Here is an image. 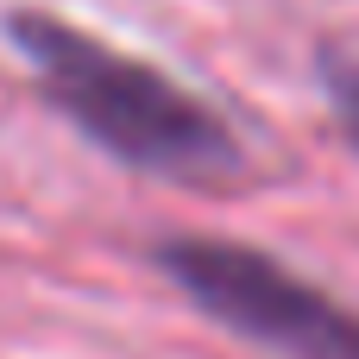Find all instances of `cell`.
I'll list each match as a JSON object with an SVG mask.
<instances>
[{
  "label": "cell",
  "instance_id": "obj_2",
  "mask_svg": "<svg viewBox=\"0 0 359 359\" xmlns=\"http://www.w3.org/2000/svg\"><path fill=\"white\" fill-rule=\"evenodd\" d=\"M151 265L227 334L278 359H359V309L334 303L271 252L246 240L177 233L151 246Z\"/></svg>",
  "mask_w": 359,
  "mask_h": 359
},
{
  "label": "cell",
  "instance_id": "obj_1",
  "mask_svg": "<svg viewBox=\"0 0 359 359\" xmlns=\"http://www.w3.org/2000/svg\"><path fill=\"white\" fill-rule=\"evenodd\" d=\"M0 32L44 88V101L126 170L189 189H233L246 177L240 133L158 63L44 6H13Z\"/></svg>",
  "mask_w": 359,
  "mask_h": 359
},
{
  "label": "cell",
  "instance_id": "obj_3",
  "mask_svg": "<svg viewBox=\"0 0 359 359\" xmlns=\"http://www.w3.org/2000/svg\"><path fill=\"white\" fill-rule=\"evenodd\" d=\"M316 76H322V95H328L341 133L353 139V151H359V57H347V50L328 44V50L316 57Z\"/></svg>",
  "mask_w": 359,
  "mask_h": 359
}]
</instances>
